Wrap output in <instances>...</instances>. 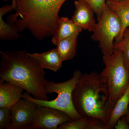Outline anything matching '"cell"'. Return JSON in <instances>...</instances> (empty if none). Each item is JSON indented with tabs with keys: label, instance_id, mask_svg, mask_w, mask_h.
I'll return each mask as SVG.
<instances>
[{
	"label": "cell",
	"instance_id": "1",
	"mask_svg": "<svg viewBox=\"0 0 129 129\" xmlns=\"http://www.w3.org/2000/svg\"><path fill=\"white\" fill-rule=\"evenodd\" d=\"M0 78L23 88L33 97L48 100L46 73L25 50L0 52Z\"/></svg>",
	"mask_w": 129,
	"mask_h": 129
},
{
	"label": "cell",
	"instance_id": "2",
	"mask_svg": "<svg viewBox=\"0 0 129 129\" xmlns=\"http://www.w3.org/2000/svg\"><path fill=\"white\" fill-rule=\"evenodd\" d=\"M66 0H16L17 10L8 19L19 32L25 29L40 41L52 36L59 11Z\"/></svg>",
	"mask_w": 129,
	"mask_h": 129
},
{
	"label": "cell",
	"instance_id": "3",
	"mask_svg": "<svg viewBox=\"0 0 129 129\" xmlns=\"http://www.w3.org/2000/svg\"><path fill=\"white\" fill-rule=\"evenodd\" d=\"M72 96L75 108L81 117L98 119L107 125L113 106L99 74L95 72L82 74Z\"/></svg>",
	"mask_w": 129,
	"mask_h": 129
},
{
	"label": "cell",
	"instance_id": "4",
	"mask_svg": "<svg viewBox=\"0 0 129 129\" xmlns=\"http://www.w3.org/2000/svg\"><path fill=\"white\" fill-rule=\"evenodd\" d=\"M105 68L99 74L108 91L112 106L125 92L129 84V72L124 62L122 52L114 49L112 55H103Z\"/></svg>",
	"mask_w": 129,
	"mask_h": 129
},
{
	"label": "cell",
	"instance_id": "5",
	"mask_svg": "<svg viewBox=\"0 0 129 129\" xmlns=\"http://www.w3.org/2000/svg\"><path fill=\"white\" fill-rule=\"evenodd\" d=\"M82 73L76 70L73 77L69 80L60 83L48 81L46 90L48 94L55 92L57 94L56 98L52 101L40 100L30 96L26 91L23 92V98L34 102L37 106H46L62 111L69 116L72 120L77 119L81 116L76 111L73 102V92L78 81Z\"/></svg>",
	"mask_w": 129,
	"mask_h": 129
},
{
	"label": "cell",
	"instance_id": "6",
	"mask_svg": "<svg viewBox=\"0 0 129 129\" xmlns=\"http://www.w3.org/2000/svg\"><path fill=\"white\" fill-rule=\"evenodd\" d=\"M97 20L91 39L99 42L103 55H112L114 50V41L119 36L122 30L121 21L107 6L101 15L97 17Z\"/></svg>",
	"mask_w": 129,
	"mask_h": 129
},
{
	"label": "cell",
	"instance_id": "7",
	"mask_svg": "<svg viewBox=\"0 0 129 129\" xmlns=\"http://www.w3.org/2000/svg\"><path fill=\"white\" fill-rule=\"evenodd\" d=\"M37 104L22 98L12 106L11 121L6 129H30L34 123Z\"/></svg>",
	"mask_w": 129,
	"mask_h": 129
},
{
	"label": "cell",
	"instance_id": "8",
	"mask_svg": "<svg viewBox=\"0 0 129 129\" xmlns=\"http://www.w3.org/2000/svg\"><path fill=\"white\" fill-rule=\"evenodd\" d=\"M71 120L62 111L50 107L38 106L34 123L30 129H57L60 125Z\"/></svg>",
	"mask_w": 129,
	"mask_h": 129
},
{
	"label": "cell",
	"instance_id": "9",
	"mask_svg": "<svg viewBox=\"0 0 129 129\" xmlns=\"http://www.w3.org/2000/svg\"><path fill=\"white\" fill-rule=\"evenodd\" d=\"M74 4L75 9L72 20L82 29L92 32L96 23L93 9L87 3L83 0H76Z\"/></svg>",
	"mask_w": 129,
	"mask_h": 129
},
{
	"label": "cell",
	"instance_id": "10",
	"mask_svg": "<svg viewBox=\"0 0 129 129\" xmlns=\"http://www.w3.org/2000/svg\"><path fill=\"white\" fill-rule=\"evenodd\" d=\"M24 90L14 84L0 79V108H11L23 98Z\"/></svg>",
	"mask_w": 129,
	"mask_h": 129
},
{
	"label": "cell",
	"instance_id": "11",
	"mask_svg": "<svg viewBox=\"0 0 129 129\" xmlns=\"http://www.w3.org/2000/svg\"><path fill=\"white\" fill-rule=\"evenodd\" d=\"M82 30L72 19H70L67 17H60L57 26L52 35V41L54 45H56L61 40L75 34H79Z\"/></svg>",
	"mask_w": 129,
	"mask_h": 129
},
{
	"label": "cell",
	"instance_id": "12",
	"mask_svg": "<svg viewBox=\"0 0 129 129\" xmlns=\"http://www.w3.org/2000/svg\"><path fill=\"white\" fill-rule=\"evenodd\" d=\"M107 6L117 14L122 23V30L119 36L115 40L114 44L122 40L125 30L129 27V0L114 1L106 0Z\"/></svg>",
	"mask_w": 129,
	"mask_h": 129
},
{
	"label": "cell",
	"instance_id": "13",
	"mask_svg": "<svg viewBox=\"0 0 129 129\" xmlns=\"http://www.w3.org/2000/svg\"><path fill=\"white\" fill-rule=\"evenodd\" d=\"M29 55L38 61L42 68L57 72L62 67L63 61L60 57L57 49H53L42 53H28Z\"/></svg>",
	"mask_w": 129,
	"mask_h": 129
},
{
	"label": "cell",
	"instance_id": "14",
	"mask_svg": "<svg viewBox=\"0 0 129 129\" xmlns=\"http://www.w3.org/2000/svg\"><path fill=\"white\" fill-rule=\"evenodd\" d=\"M129 108V84L125 92L114 106L107 124L108 129L114 128L118 120L128 113Z\"/></svg>",
	"mask_w": 129,
	"mask_h": 129
},
{
	"label": "cell",
	"instance_id": "15",
	"mask_svg": "<svg viewBox=\"0 0 129 129\" xmlns=\"http://www.w3.org/2000/svg\"><path fill=\"white\" fill-rule=\"evenodd\" d=\"M59 129H108L107 125L96 119L81 117L63 123Z\"/></svg>",
	"mask_w": 129,
	"mask_h": 129
},
{
	"label": "cell",
	"instance_id": "16",
	"mask_svg": "<svg viewBox=\"0 0 129 129\" xmlns=\"http://www.w3.org/2000/svg\"><path fill=\"white\" fill-rule=\"evenodd\" d=\"M15 9L12 5H7L0 9V39L3 40L12 41L18 39L20 36L14 23H7L3 16Z\"/></svg>",
	"mask_w": 129,
	"mask_h": 129
},
{
	"label": "cell",
	"instance_id": "17",
	"mask_svg": "<svg viewBox=\"0 0 129 129\" xmlns=\"http://www.w3.org/2000/svg\"><path fill=\"white\" fill-rule=\"evenodd\" d=\"M79 34L61 40L57 44V49L63 61L71 60L75 56Z\"/></svg>",
	"mask_w": 129,
	"mask_h": 129
},
{
	"label": "cell",
	"instance_id": "18",
	"mask_svg": "<svg viewBox=\"0 0 129 129\" xmlns=\"http://www.w3.org/2000/svg\"><path fill=\"white\" fill-rule=\"evenodd\" d=\"M114 47L122 52L125 65L129 72V27L125 30L122 40L114 44Z\"/></svg>",
	"mask_w": 129,
	"mask_h": 129
},
{
	"label": "cell",
	"instance_id": "19",
	"mask_svg": "<svg viewBox=\"0 0 129 129\" xmlns=\"http://www.w3.org/2000/svg\"><path fill=\"white\" fill-rule=\"evenodd\" d=\"M11 108H0V129H6L11 121Z\"/></svg>",
	"mask_w": 129,
	"mask_h": 129
},
{
	"label": "cell",
	"instance_id": "20",
	"mask_svg": "<svg viewBox=\"0 0 129 129\" xmlns=\"http://www.w3.org/2000/svg\"><path fill=\"white\" fill-rule=\"evenodd\" d=\"M87 3L96 14L97 17L101 16L107 5L106 0H83Z\"/></svg>",
	"mask_w": 129,
	"mask_h": 129
},
{
	"label": "cell",
	"instance_id": "21",
	"mask_svg": "<svg viewBox=\"0 0 129 129\" xmlns=\"http://www.w3.org/2000/svg\"><path fill=\"white\" fill-rule=\"evenodd\" d=\"M114 128L115 129H129V124L126 120L125 116H123L118 120Z\"/></svg>",
	"mask_w": 129,
	"mask_h": 129
},
{
	"label": "cell",
	"instance_id": "22",
	"mask_svg": "<svg viewBox=\"0 0 129 129\" xmlns=\"http://www.w3.org/2000/svg\"><path fill=\"white\" fill-rule=\"evenodd\" d=\"M12 6L14 7L15 10H17V7H16V0H12Z\"/></svg>",
	"mask_w": 129,
	"mask_h": 129
},
{
	"label": "cell",
	"instance_id": "23",
	"mask_svg": "<svg viewBox=\"0 0 129 129\" xmlns=\"http://www.w3.org/2000/svg\"><path fill=\"white\" fill-rule=\"evenodd\" d=\"M125 117L127 122L129 124V108L128 113H127L126 115H125Z\"/></svg>",
	"mask_w": 129,
	"mask_h": 129
},
{
	"label": "cell",
	"instance_id": "24",
	"mask_svg": "<svg viewBox=\"0 0 129 129\" xmlns=\"http://www.w3.org/2000/svg\"><path fill=\"white\" fill-rule=\"evenodd\" d=\"M113 1H125V0H112Z\"/></svg>",
	"mask_w": 129,
	"mask_h": 129
}]
</instances>
